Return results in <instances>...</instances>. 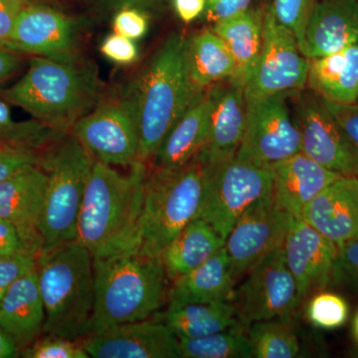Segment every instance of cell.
<instances>
[{
	"instance_id": "cell-10",
	"label": "cell",
	"mask_w": 358,
	"mask_h": 358,
	"mask_svg": "<svg viewBox=\"0 0 358 358\" xmlns=\"http://www.w3.org/2000/svg\"><path fill=\"white\" fill-rule=\"evenodd\" d=\"M301 301L281 246L250 271L231 301L238 322L248 327L254 322L291 317Z\"/></svg>"
},
{
	"instance_id": "cell-1",
	"label": "cell",
	"mask_w": 358,
	"mask_h": 358,
	"mask_svg": "<svg viewBox=\"0 0 358 358\" xmlns=\"http://www.w3.org/2000/svg\"><path fill=\"white\" fill-rule=\"evenodd\" d=\"M205 91L195 88L186 64V38L169 35L120 95L140 136L138 160L150 164L167 134Z\"/></svg>"
},
{
	"instance_id": "cell-37",
	"label": "cell",
	"mask_w": 358,
	"mask_h": 358,
	"mask_svg": "<svg viewBox=\"0 0 358 358\" xmlns=\"http://www.w3.org/2000/svg\"><path fill=\"white\" fill-rule=\"evenodd\" d=\"M331 282L358 292V237L338 247Z\"/></svg>"
},
{
	"instance_id": "cell-22",
	"label": "cell",
	"mask_w": 358,
	"mask_h": 358,
	"mask_svg": "<svg viewBox=\"0 0 358 358\" xmlns=\"http://www.w3.org/2000/svg\"><path fill=\"white\" fill-rule=\"evenodd\" d=\"M273 199L294 218L303 211L327 186L341 178L303 152L273 164Z\"/></svg>"
},
{
	"instance_id": "cell-38",
	"label": "cell",
	"mask_w": 358,
	"mask_h": 358,
	"mask_svg": "<svg viewBox=\"0 0 358 358\" xmlns=\"http://www.w3.org/2000/svg\"><path fill=\"white\" fill-rule=\"evenodd\" d=\"M42 152L0 145V183L23 169L39 164Z\"/></svg>"
},
{
	"instance_id": "cell-21",
	"label": "cell",
	"mask_w": 358,
	"mask_h": 358,
	"mask_svg": "<svg viewBox=\"0 0 358 358\" xmlns=\"http://www.w3.org/2000/svg\"><path fill=\"white\" fill-rule=\"evenodd\" d=\"M358 44V0H317L301 51L308 59L322 57Z\"/></svg>"
},
{
	"instance_id": "cell-19",
	"label": "cell",
	"mask_w": 358,
	"mask_h": 358,
	"mask_svg": "<svg viewBox=\"0 0 358 358\" xmlns=\"http://www.w3.org/2000/svg\"><path fill=\"white\" fill-rule=\"evenodd\" d=\"M207 91L212 102L210 124L199 159L204 166H213L236 157L246 128L247 105L243 87L230 80Z\"/></svg>"
},
{
	"instance_id": "cell-26",
	"label": "cell",
	"mask_w": 358,
	"mask_h": 358,
	"mask_svg": "<svg viewBox=\"0 0 358 358\" xmlns=\"http://www.w3.org/2000/svg\"><path fill=\"white\" fill-rule=\"evenodd\" d=\"M308 88L331 102H358V44L310 59Z\"/></svg>"
},
{
	"instance_id": "cell-16",
	"label": "cell",
	"mask_w": 358,
	"mask_h": 358,
	"mask_svg": "<svg viewBox=\"0 0 358 358\" xmlns=\"http://www.w3.org/2000/svg\"><path fill=\"white\" fill-rule=\"evenodd\" d=\"M82 345L93 358H178V338L164 320L126 322L90 334Z\"/></svg>"
},
{
	"instance_id": "cell-15",
	"label": "cell",
	"mask_w": 358,
	"mask_h": 358,
	"mask_svg": "<svg viewBox=\"0 0 358 358\" xmlns=\"http://www.w3.org/2000/svg\"><path fill=\"white\" fill-rule=\"evenodd\" d=\"M294 120L303 154L341 176H358L357 150L319 95H299Z\"/></svg>"
},
{
	"instance_id": "cell-11",
	"label": "cell",
	"mask_w": 358,
	"mask_h": 358,
	"mask_svg": "<svg viewBox=\"0 0 358 358\" xmlns=\"http://www.w3.org/2000/svg\"><path fill=\"white\" fill-rule=\"evenodd\" d=\"M294 94L246 101V128L238 159L272 166L301 152L300 131L287 103Z\"/></svg>"
},
{
	"instance_id": "cell-47",
	"label": "cell",
	"mask_w": 358,
	"mask_h": 358,
	"mask_svg": "<svg viewBox=\"0 0 358 358\" xmlns=\"http://www.w3.org/2000/svg\"><path fill=\"white\" fill-rule=\"evenodd\" d=\"M25 56L0 48V85L13 79L24 65Z\"/></svg>"
},
{
	"instance_id": "cell-40",
	"label": "cell",
	"mask_w": 358,
	"mask_h": 358,
	"mask_svg": "<svg viewBox=\"0 0 358 358\" xmlns=\"http://www.w3.org/2000/svg\"><path fill=\"white\" fill-rule=\"evenodd\" d=\"M100 51L106 58L121 66L134 64L138 58V49L134 40L117 33L110 34L103 40Z\"/></svg>"
},
{
	"instance_id": "cell-36",
	"label": "cell",
	"mask_w": 358,
	"mask_h": 358,
	"mask_svg": "<svg viewBox=\"0 0 358 358\" xmlns=\"http://www.w3.org/2000/svg\"><path fill=\"white\" fill-rule=\"evenodd\" d=\"M317 0H273L275 20L294 33L301 49L306 26Z\"/></svg>"
},
{
	"instance_id": "cell-43",
	"label": "cell",
	"mask_w": 358,
	"mask_h": 358,
	"mask_svg": "<svg viewBox=\"0 0 358 358\" xmlns=\"http://www.w3.org/2000/svg\"><path fill=\"white\" fill-rule=\"evenodd\" d=\"M251 2L252 0H206L205 17L215 24L248 10Z\"/></svg>"
},
{
	"instance_id": "cell-34",
	"label": "cell",
	"mask_w": 358,
	"mask_h": 358,
	"mask_svg": "<svg viewBox=\"0 0 358 358\" xmlns=\"http://www.w3.org/2000/svg\"><path fill=\"white\" fill-rule=\"evenodd\" d=\"M350 308L338 294L320 292L313 296L307 308L308 319L322 329H336L345 324Z\"/></svg>"
},
{
	"instance_id": "cell-32",
	"label": "cell",
	"mask_w": 358,
	"mask_h": 358,
	"mask_svg": "<svg viewBox=\"0 0 358 358\" xmlns=\"http://www.w3.org/2000/svg\"><path fill=\"white\" fill-rule=\"evenodd\" d=\"M245 327L238 324L225 331L194 339H178L181 358H251L252 348Z\"/></svg>"
},
{
	"instance_id": "cell-2",
	"label": "cell",
	"mask_w": 358,
	"mask_h": 358,
	"mask_svg": "<svg viewBox=\"0 0 358 358\" xmlns=\"http://www.w3.org/2000/svg\"><path fill=\"white\" fill-rule=\"evenodd\" d=\"M148 164L122 173L94 160L77 223L76 241L93 258L138 248Z\"/></svg>"
},
{
	"instance_id": "cell-33",
	"label": "cell",
	"mask_w": 358,
	"mask_h": 358,
	"mask_svg": "<svg viewBox=\"0 0 358 358\" xmlns=\"http://www.w3.org/2000/svg\"><path fill=\"white\" fill-rule=\"evenodd\" d=\"M65 134L33 119L16 121L10 103L0 98V145L42 152Z\"/></svg>"
},
{
	"instance_id": "cell-9",
	"label": "cell",
	"mask_w": 358,
	"mask_h": 358,
	"mask_svg": "<svg viewBox=\"0 0 358 358\" xmlns=\"http://www.w3.org/2000/svg\"><path fill=\"white\" fill-rule=\"evenodd\" d=\"M308 70L310 59L301 51L294 33L275 20L270 4L264 10L262 49L245 84V99L300 92L308 85Z\"/></svg>"
},
{
	"instance_id": "cell-41",
	"label": "cell",
	"mask_w": 358,
	"mask_h": 358,
	"mask_svg": "<svg viewBox=\"0 0 358 358\" xmlns=\"http://www.w3.org/2000/svg\"><path fill=\"white\" fill-rule=\"evenodd\" d=\"M147 13L136 8H122L115 13L113 20L115 33L131 40L143 38L148 29Z\"/></svg>"
},
{
	"instance_id": "cell-7",
	"label": "cell",
	"mask_w": 358,
	"mask_h": 358,
	"mask_svg": "<svg viewBox=\"0 0 358 358\" xmlns=\"http://www.w3.org/2000/svg\"><path fill=\"white\" fill-rule=\"evenodd\" d=\"M94 159L71 133L42 152L47 176L40 232L43 248L75 241L85 189Z\"/></svg>"
},
{
	"instance_id": "cell-44",
	"label": "cell",
	"mask_w": 358,
	"mask_h": 358,
	"mask_svg": "<svg viewBox=\"0 0 358 358\" xmlns=\"http://www.w3.org/2000/svg\"><path fill=\"white\" fill-rule=\"evenodd\" d=\"M33 1L36 0H0V48H6L9 35L18 16Z\"/></svg>"
},
{
	"instance_id": "cell-45",
	"label": "cell",
	"mask_w": 358,
	"mask_h": 358,
	"mask_svg": "<svg viewBox=\"0 0 358 358\" xmlns=\"http://www.w3.org/2000/svg\"><path fill=\"white\" fill-rule=\"evenodd\" d=\"M105 9L136 8L148 16L157 15L164 10L167 0H92Z\"/></svg>"
},
{
	"instance_id": "cell-24",
	"label": "cell",
	"mask_w": 358,
	"mask_h": 358,
	"mask_svg": "<svg viewBox=\"0 0 358 358\" xmlns=\"http://www.w3.org/2000/svg\"><path fill=\"white\" fill-rule=\"evenodd\" d=\"M44 324L45 308L36 265L14 282L0 301V327L22 350L43 334Z\"/></svg>"
},
{
	"instance_id": "cell-48",
	"label": "cell",
	"mask_w": 358,
	"mask_h": 358,
	"mask_svg": "<svg viewBox=\"0 0 358 358\" xmlns=\"http://www.w3.org/2000/svg\"><path fill=\"white\" fill-rule=\"evenodd\" d=\"M176 13L186 24L193 22L204 13L206 0H171Z\"/></svg>"
},
{
	"instance_id": "cell-25",
	"label": "cell",
	"mask_w": 358,
	"mask_h": 358,
	"mask_svg": "<svg viewBox=\"0 0 358 358\" xmlns=\"http://www.w3.org/2000/svg\"><path fill=\"white\" fill-rule=\"evenodd\" d=\"M235 284L231 274L229 259L223 247L201 266L171 282L169 303L186 305L231 301L234 296Z\"/></svg>"
},
{
	"instance_id": "cell-27",
	"label": "cell",
	"mask_w": 358,
	"mask_h": 358,
	"mask_svg": "<svg viewBox=\"0 0 358 358\" xmlns=\"http://www.w3.org/2000/svg\"><path fill=\"white\" fill-rule=\"evenodd\" d=\"M225 240L201 218L186 225L160 253L169 281L189 273L224 247Z\"/></svg>"
},
{
	"instance_id": "cell-20",
	"label": "cell",
	"mask_w": 358,
	"mask_h": 358,
	"mask_svg": "<svg viewBox=\"0 0 358 358\" xmlns=\"http://www.w3.org/2000/svg\"><path fill=\"white\" fill-rule=\"evenodd\" d=\"M303 220L341 246L358 237V176H341L306 207Z\"/></svg>"
},
{
	"instance_id": "cell-52",
	"label": "cell",
	"mask_w": 358,
	"mask_h": 358,
	"mask_svg": "<svg viewBox=\"0 0 358 358\" xmlns=\"http://www.w3.org/2000/svg\"><path fill=\"white\" fill-rule=\"evenodd\" d=\"M358 103V102H357Z\"/></svg>"
},
{
	"instance_id": "cell-28",
	"label": "cell",
	"mask_w": 358,
	"mask_h": 358,
	"mask_svg": "<svg viewBox=\"0 0 358 358\" xmlns=\"http://www.w3.org/2000/svg\"><path fill=\"white\" fill-rule=\"evenodd\" d=\"M264 10H248L215 23L213 31L227 45L236 70L230 81L243 87L255 67L263 44Z\"/></svg>"
},
{
	"instance_id": "cell-12",
	"label": "cell",
	"mask_w": 358,
	"mask_h": 358,
	"mask_svg": "<svg viewBox=\"0 0 358 358\" xmlns=\"http://www.w3.org/2000/svg\"><path fill=\"white\" fill-rule=\"evenodd\" d=\"M70 133L96 162L131 166L140 155V136L131 110L121 95L100 100L75 122Z\"/></svg>"
},
{
	"instance_id": "cell-35",
	"label": "cell",
	"mask_w": 358,
	"mask_h": 358,
	"mask_svg": "<svg viewBox=\"0 0 358 358\" xmlns=\"http://www.w3.org/2000/svg\"><path fill=\"white\" fill-rule=\"evenodd\" d=\"M24 358H89L81 341L44 334L21 350Z\"/></svg>"
},
{
	"instance_id": "cell-18",
	"label": "cell",
	"mask_w": 358,
	"mask_h": 358,
	"mask_svg": "<svg viewBox=\"0 0 358 358\" xmlns=\"http://www.w3.org/2000/svg\"><path fill=\"white\" fill-rule=\"evenodd\" d=\"M282 249L301 300L331 282L338 247L305 220L293 219Z\"/></svg>"
},
{
	"instance_id": "cell-14",
	"label": "cell",
	"mask_w": 358,
	"mask_h": 358,
	"mask_svg": "<svg viewBox=\"0 0 358 358\" xmlns=\"http://www.w3.org/2000/svg\"><path fill=\"white\" fill-rule=\"evenodd\" d=\"M80 28L74 18L62 11L44 2L33 1L18 16L6 49L30 57L74 62L81 59Z\"/></svg>"
},
{
	"instance_id": "cell-51",
	"label": "cell",
	"mask_w": 358,
	"mask_h": 358,
	"mask_svg": "<svg viewBox=\"0 0 358 358\" xmlns=\"http://www.w3.org/2000/svg\"><path fill=\"white\" fill-rule=\"evenodd\" d=\"M36 1L44 2V3H53V2L63 1V0H36Z\"/></svg>"
},
{
	"instance_id": "cell-13",
	"label": "cell",
	"mask_w": 358,
	"mask_h": 358,
	"mask_svg": "<svg viewBox=\"0 0 358 358\" xmlns=\"http://www.w3.org/2000/svg\"><path fill=\"white\" fill-rule=\"evenodd\" d=\"M293 219L275 201L272 193L242 214L224 244L235 282L282 246Z\"/></svg>"
},
{
	"instance_id": "cell-46",
	"label": "cell",
	"mask_w": 358,
	"mask_h": 358,
	"mask_svg": "<svg viewBox=\"0 0 358 358\" xmlns=\"http://www.w3.org/2000/svg\"><path fill=\"white\" fill-rule=\"evenodd\" d=\"M21 253L29 254L23 244L20 233L13 224L0 218V258Z\"/></svg>"
},
{
	"instance_id": "cell-6",
	"label": "cell",
	"mask_w": 358,
	"mask_h": 358,
	"mask_svg": "<svg viewBox=\"0 0 358 358\" xmlns=\"http://www.w3.org/2000/svg\"><path fill=\"white\" fill-rule=\"evenodd\" d=\"M204 189L205 169L199 155L176 171L148 167L138 248L160 255L186 225L199 217Z\"/></svg>"
},
{
	"instance_id": "cell-8",
	"label": "cell",
	"mask_w": 358,
	"mask_h": 358,
	"mask_svg": "<svg viewBox=\"0 0 358 358\" xmlns=\"http://www.w3.org/2000/svg\"><path fill=\"white\" fill-rule=\"evenodd\" d=\"M204 169L203 201L197 218L206 221L226 240L242 214L272 193V166H258L234 157Z\"/></svg>"
},
{
	"instance_id": "cell-30",
	"label": "cell",
	"mask_w": 358,
	"mask_h": 358,
	"mask_svg": "<svg viewBox=\"0 0 358 358\" xmlns=\"http://www.w3.org/2000/svg\"><path fill=\"white\" fill-rule=\"evenodd\" d=\"M164 322L178 339L203 338L239 324L232 301L169 303Z\"/></svg>"
},
{
	"instance_id": "cell-39",
	"label": "cell",
	"mask_w": 358,
	"mask_h": 358,
	"mask_svg": "<svg viewBox=\"0 0 358 358\" xmlns=\"http://www.w3.org/2000/svg\"><path fill=\"white\" fill-rule=\"evenodd\" d=\"M37 265V258L29 254L0 258V301L4 298L14 282L20 280Z\"/></svg>"
},
{
	"instance_id": "cell-42",
	"label": "cell",
	"mask_w": 358,
	"mask_h": 358,
	"mask_svg": "<svg viewBox=\"0 0 358 358\" xmlns=\"http://www.w3.org/2000/svg\"><path fill=\"white\" fill-rule=\"evenodd\" d=\"M322 101L358 155V103H338L326 99Z\"/></svg>"
},
{
	"instance_id": "cell-17",
	"label": "cell",
	"mask_w": 358,
	"mask_h": 358,
	"mask_svg": "<svg viewBox=\"0 0 358 358\" xmlns=\"http://www.w3.org/2000/svg\"><path fill=\"white\" fill-rule=\"evenodd\" d=\"M47 176L37 166L23 169L0 183V218L16 228L30 255L43 248L40 232Z\"/></svg>"
},
{
	"instance_id": "cell-50",
	"label": "cell",
	"mask_w": 358,
	"mask_h": 358,
	"mask_svg": "<svg viewBox=\"0 0 358 358\" xmlns=\"http://www.w3.org/2000/svg\"><path fill=\"white\" fill-rule=\"evenodd\" d=\"M353 331H355V338H357L358 341V313L355 319V324H353Z\"/></svg>"
},
{
	"instance_id": "cell-31",
	"label": "cell",
	"mask_w": 358,
	"mask_h": 358,
	"mask_svg": "<svg viewBox=\"0 0 358 358\" xmlns=\"http://www.w3.org/2000/svg\"><path fill=\"white\" fill-rule=\"evenodd\" d=\"M247 336L253 357L293 358L300 355V341L291 317L254 322Z\"/></svg>"
},
{
	"instance_id": "cell-23",
	"label": "cell",
	"mask_w": 358,
	"mask_h": 358,
	"mask_svg": "<svg viewBox=\"0 0 358 358\" xmlns=\"http://www.w3.org/2000/svg\"><path fill=\"white\" fill-rule=\"evenodd\" d=\"M211 108L206 90L167 134L148 167L157 171H176L199 155L208 138Z\"/></svg>"
},
{
	"instance_id": "cell-29",
	"label": "cell",
	"mask_w": 358,
	"mask_h": 358,
	"mask_svg": "<svg viewBox=\"0 0 358 358\" xmlns=\"http://www.w3.org/2000/svg\"><path fill=\"white\" fill-rule=\"evenodd\" d=\"M186 64L190 80L199 91L231 79L236 70L227 45L213 30H203L186 38Z\"/></svg>"
},
{
	"instance_id": "cell-4",
	"label": "cell",
	"mask_w": 358,
	"mask_h": 358,
	"mask_svg": "<svg viewBox=\"0 0 358 358\" xmlns=\"http://www.w3.org/2000/svg\"><path fill=\"white\" fill-rule=\"evenodd\" d=\"M160 255L131 248L94 258L93 331L152 317L169 299Z\"/></svg>"
},
{
	"instance_id": "cell-5",
	"label": "cell",
	"mask_w": 358,
	"mask_h": 358,
	"mask_svg": "<svg viewBox=\"0 0 358 358\" xmlns=\"http://www.w3.org/2000/svg\"><path fill=\"white\" fill-rule=\"evenodd\" d=\"M45 308L43 334L81 341L93 331L94 258L75 241L41 250L37 258Z\"/></svg>"
},
{
	"instance_id": "cell-49",
	"label": "cell",
	"mask_w": 358,
	"mask_h": 358,
	"mask_svg": "<svg viewBox=\"0 0 358 358\" xmlns=\"http://www.w3.org/2000/svg\"><path fill=\"white\" fill-rule=\"evenodd\" d=\"M21 350L10 334L0 327V358L21 357Z\"/></svg>"
},
{
	"instance_id": "cell-3",
	"label": "cell",
	"mask_w": 358,
	"mask_h": 358,
	"mask_svg": "<svg viewBox=\"0 0 358 358\" xmlns=\"http://www.w3.org/2000/svg\"><path fill=\"white\" fill-rule=\"evenodd\" d=\"M0 98L35 121L70 133L75 122L100 102V81L96 66L82 58L62 62L34 56L15 83L0 89Z\"/></svg>"
}]
</instances>
